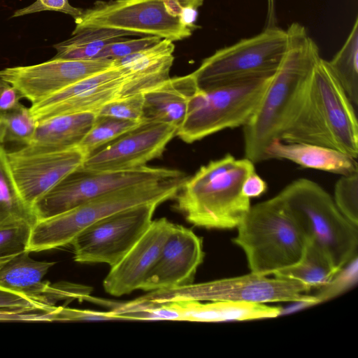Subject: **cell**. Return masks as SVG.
<instances>
[{"mask_svg":"<svg viewBox=\"0 0 358 358\" xmlns=\"http://www.w3.org/2000/svg\"><path fill=\"white\" fill-rule=\"evenodd\" d=\"M187 176L145 182L114 190L62 213L38 219L31 227L27 250L41 252L71 244L85 229L117 212L174 199Z\"/></svg>","mask_w":358,"mask_h":358,"instance_id":"5b68a950","label":"cell"},{"mask_svg":"<svg viewBox=\"0 0 358 358\" xmlns=\"http://www.w3.org/2000/svg\"><path fill=\"white\" fill-rule=\"evenodd\" d=\"M46 10L63 13L76 19L82 14L83 9L73 6L69 0H36L33 3L16 10L12 17Z\"/></svg>","mask_w":358,"mask_h":358,"instance_id":"d590c367","label":"cell"},{"mask_svg":"<svg viewBox=\"0 0 358 358\" xmlns=\"http://www.w3.org/2000/svg\"><path fill=\"white\" fill-rule=\"evenodd\" d=\"M203 258L202 238L174 224L141 289L153 292L192 284Z\"/></svg>","mask_w":358,"mask_h":358,"instance_id":"e0dca14e","label":"cell"},{"mask_svg":"<svg viewBox=\"0 0 358 358\" xmlns=\"http://www.w3.org/2000/svg\"><path fill=\"white\" fill-rule=\"evenodd\" d=\"M113 59H53L0 70V79L35 104L85 78L109 68Z\"/></svg>","mask_w":358,"mask_h":358,"instance_id":"9a60e30c","label":"cell"},{"mask_svg":"<svg viewBox=\"0 0 358 358\" xmlns=\"http://www.w3.org/2000/svg\"><path fill=\"white\" fill-rule=\"evenodd\" d=\"M32 225L20 223L0 227V258L27 250Z\"/></svg>","mask_w":358,"mask_h":358,"instance_id":"836d02e7","label":"cell"},{"mask_svg":"<svg viewBox=\"0 0 358 358\" xmlns=\"http://www.w3.org/2000/svg\"><path fill=\"white\" fill-rule=\"evenodd\" d=\"M273 76L238 80L206 90L198 89L189 100L176 136L191 143L226 129L245 126Z\"/></svg>","mask_w":358,"mask_h":358,"instance_id":"ba28073f","label":"cell"},{"mask_svg":"<svg viewBox=\"0 0 358 358\" xmlns=\"http://www.w3.org/2000/svg\"><path fill=\"white\" fill-rule=\"evenodd\" d=\"M96 118V113L83 112L40 121L29 144L65 148L78 147Z\"/></svg>","mask_w":358,"mask_h":358,"instance_id":"cb8c5ba5","label":"cell"},{"mask_svg":"<svg viewBox=\"0 0 358 358\" xmlns=\"http://www.w3.org/2000/svg\"><path fill=\"white\" fill-rule=\"evenodd\" d=\"M357 110L321 58L290 129L299 141L358 156Z\"/></svg>","mask_w":358,"mask_h":358,"instance_id":"3957f363","label":"cell"},{"mask_svg":"<svg viewBox=\"0 0 358 358\" xmlns=\"http://www.w3.org/2000/svg\"><path fill=\"white\" fill-rule=\"evenodd\" d=\"M162 38L155 36H146L136 39L122 38L106 45L96 59H120L158 43Z\"/></svg>","mask_w":358,"mask_h":358,"instance_id":"e575fe53","label":"cell"},{"mask_svg":"<svg viewBox=\"0 0 358 358\" xmlns=\"http://www.w3.org/2000/svg\"><path fill=\"white\" fill-rule=\"evenodd\" d=\"M7 166L22 199L31 207L44 194L79 169L85 159L78 147L34 144L5 152Z\"/></svg>","mask_w":358,"mask_h":358,"instance_id":"4fadbf2b","label":"cell"},{"mask_svg":"<svg viewBox=\"0 0 358 358\" xmlns=\"http://www.w3.org/2000/svg\"><path fill=\"white\" fill-rule=\"evenodd\" d=\"M254 164L245 157L236 159L227 153L201 166L187 177L176 195V208L196 227H237L251 207L250 199L242 193V186L255 171Z\"/></svg>","mask_w":358,"mask_h":358,"instance_id":"7a4b0ae2","label":"cell"},{"mask_svg":"<svg viewBox=\"0 0 358 358\" xmlns=\"http://www.w3.org/2000/svg\"><path fill=\"white\" fill-rule=\"evenodd\" d=\"M56 307H48L25 295L0 287V308H31L52 311Z\"/></svg>","mask_w":358,"mask_h":358,"instance_id":"8d00e7d4","label":"cell"},{"mask_svg":"<svg viewBox=\"0 0 358 358\" xmlns=\"http://www.w3.org/2000/svg\"><path fill=\"white\" fill-rule=\"evenodd\" d=\"M140 122L96 115L94 123L78 145L85 157L111 142Z\"/></svg>","mask_w":358,"mask_h":358,"instance_id":"f1b7e54d","label":"cell"},{"mask_svg":"<svg viewBox=\"0 0 358 358\" xmlns=\"http://www.w3.org/2000/svg\"><path fill=\"white\" fill-rule=\"evenodd\" d=\"M278 194L307 241L321 250L337 271L357 256V226L341 213L332 196L319 184L299 178Z\"/></svg>","mask_w":358,"mask_h":358,"instance_id":"52a82bcc","label":"cell"},{"mask_svg":"<svg viewBox=\"0 0 358 358\" xmlns=\"http://www.w3.org/2000/svg\"><path fill=\"white\" fill-rule=\"evenodd\" d=\"M20 98L16 89L0 79V113L18 107Z\"/></svg>","mask_w":358,"mask_h":358,"instance_id":"f35d334b","label":"cell"},{"mask_svg":"<svg viewBox=\"0 0 358 358\" xmlns=\"http://www.w3.org/2000/svg\"><path fill=\"white\" fill-rule=\"evenodd\" d=\"M286 29L264 27L259 34L217 50L194 71L199 90L254 78L273 76L287 48Z\"/></svg>","mask_w":358,"mask_h":358,"instance_id":"9c48e42d","label":"cell"},{"mask_svg":"<svg viewBox=\"0 0 358 358\" xmlns=\"http://www.w3.org/2000/svg\"><path fill=\"white\" fill-rule=\"evenodd\" d=\"M143 94L116 98L104 104L96 115L141 122L143 120Z\"/></svg>","mask_w":358,"mask_h":358,"instance_id":"1f68e13d","label":"cell"},{"mask_svg":"<svg viewBox=\"0 0 358 358\" xmlns=\"http://www.w3.org/2000/svg\"><path fill=\"white\" fill-rule=\"evenodd\" d=\"M192 73L170 78L143 94V120L169 123L178 128L182 123L192 96L198 90Z\"/></svg>","mask_w":358,"mask_h":358,"instance_id":"ffe728a7","label":"cell"},{"mask_svg":"<svg viewBox=\"0 0 358 358\" xmlns=\"http://www.w3.org/2000/svg\"><path fill=\"white\" fill-rule=\"evenodd\" d=\"M266 189V182L255 171L245 178L242 186L243 194L250 199L261 196Z\"/></svg>","mask_w":358,"mask_h":358,"instance_id":"ab89813d","label":"cell"},{"mask_svg":"<svg viewBox=\"0 0 358 358\" xmlns=\"http://www.w3.org/2000/svg\"><path fill=\"white\" fill-rule=\"evenodd\" d=\"M267 12L265 27L276 26L277 17L275 11V0H266Z\"/></svg>","mask_w":358,"mask_h":358,"instance_id":"60d3db41","label":"cell"},{"mask_svg":"<svg viewBox=\"0 0 358 358\" xmlns=\"http://www.w3.org/2000/svg\"><path fill=\"white\" fill-rule=\"evenodd\" d=\"M267 159L291 161L303 168L341 176L358 172L357 159L335 148L310 143H282L273 141L266 150Z\"/></svg>","mask_w":358,"mask_h":358,"instance_id":"44dd1931","label":"cell"},{"mask_svg":"<svg viewBox=\"0 0 358 358\" xmlns=\"http://www.w3.org/2000/svg\"><path fill=\"white\" fill-rule=\"evenodd\" d=\"M6 150L0 147V227L20 223L34 225L38 218L17 191L8 171Z\"/></svg>","mask_w":358,"mask_h":358,"instance_id":"4316f807","label":"cell"},{"mask_svg":"<svg viewBox=\"0 0 358 358\" xmlns=\"http://www.w3.org/2000/svg\"><path fill=\"white\" fill-rule=\"evenodd\" d=\"M13 257V256H11ZM11 257H7L4 258H0V266H2L6 261H8Z\"/></svg>","mask_w":358,"mask_h":358,"instance_id":"7bdbcfd3","label":"cell"},{"mask_svg":"<svg viewBox=\"0 0 358 358\" xmlns=\"http://www.w3.org/2000/svg\"><path fill=\"white\" fill-rule=\"evenodd\" d=\"M173 225L165 217L152 220L124 256L110 267L103 282L106 292L120 296L141 289Z\"/></svg>","mask_w":358,"mask_h":358,"instance_id":"ac0fdd59","label":"cell"},{"mask_svg":"<svg viewBox=\"0 0 358 358\" xmlns=\"http://www.w3.org/2000/svg\"><path fill=\"white\" fill-rule=\"evenodd\" d=\"M177 130L169 123L143 120L85 156L80 167L89 171H122L145 166L162 156Z\"/></svg>","mask_w":358,"mask_h":358,"instance_id":"5bb4252c","label":"cell"},{"mask_svg":"<svg viewBox=\"0 0 358 358\" xmlns=\"http://www.w3.org/2000/svg\"><path fill=\"white\" fill-rule=\"evenodd\" d=\"M338 271L326 255L307 241L300 259L294 264L273 273L274 277L297 280L313 288L327 284Z\"/></svg>","mask_w":358,"mask_h":358,"instance_id":"484cf974","label":"cell"},{"mask_svg":"<svg viewBox=\"0 0 358 358\" xmlns=\"http://www.w3.org/2000/svg\"><path fill=\"white\" fill-rule=\"evenodd\" d=\"M233 242L244 252L251 273L266 275L296 263L307 240L282 196L250 207Z\"/></svg>","mask_w":358,"mask_h":358,"instance_id":"8992f818","label":"cell"},{"mask_svg":"<svg viewBox=\"0 0 358 358\" xmlns=\"http://www.w3.org/2000/svg\"><path fill=\"white\" fill-rule=\"evenodd\" d=\"M3 143V131L0 124V147L1 146V144Z\"/></svg>","mask_w":358,"mask_h":358,"instance_id":"b9f144b4","label":"cell"},{"mask_svg":"<svg viewBox=\"0 0 358 358\" xmlns=\"http://www.w3.org/2000/svg\"><path fill=\"white\" fill-rule=\"evenodd\" d=\"M135 36L134 34L113 29H87L72 34L64 41L55 44L57 50L53 59L90 60L96 59L98 54L108 44Z\"/></svg>","mask_w":358,"mask_h":358,"instance_id":"d4e9b609","label":"cell"},{"mask_svg":"<svg viewBox=\"0 0 358 358\" xmlns=\"http://www.w3.org/2000/svg\"><path fill=\"white\" fill-rule=\"evenodd\" d=\"M55 262L36 261L25 250L13 255L0 266V287L25 295L48 307L57 301L77 299L78 285L60 282L51 285L43 280Z\"/></svg>","mask_w":358,"mask_h":358,"instance_id":"d6986e66","label":"cell"},{"mask_svg":"<svg viewBox=\"0 0 358 358\" xmlns=\"http://www.w3.org/2000/svg\"><path fill=\"white\" fill-rule=\"evenodd\" d=\"M128 77L122 67L112 65L32 104L31 114L38 122L57 115L97 111L120 97Z\"/></svg>","mask_w":358,"mask_h":358,"instance_id":"2e32d148","label":"cell"},{"mask_svg":"<svg viewBox=\"0 0 358 358\" xmlns=\"http://www.w3.org/2000/svg\"><path fill=\"white\" fill-rule=\"evenodd\" d=\"M355 108H358V20L339 51L327 61Z\"/></svg>","mask_w":358,"mask_h":358,"instance_id":"83f0119b","label":"cell"},{"mask_svg":"<svg viewBox=\"0 0 358 358\" xmlns=\"http://www.w3.org/2000/svg\"><path fill=\"white\" fill-rule=\"evenodd\" d=\"M333 199L341 213L358 227V172L341 176L335 184Z\"/></svg>","mask_w":358,"mask_h":358,"instance_id":"4dcf8cb0","label":"cell"},{"mask_svg":"<svg viewBox=\"0 0 358 358\" xmlns=\"http://www.w3.org/2000/svg\"><path fill=\"white\" fill-rule=\"evenodd\" d=\"M357 256L339 270L324 285L318 288L314 295L317 303L327 301L339 296L355 285L358 278Z\"/></svg>","mask_w":358,"mask_h":358,"instance_id":"d6a6232c","label":"cell"},{"mask_svg":"<svg viewBox=\"0 0 358 358\" xmlns=\"http://www.w3.org/2000/svg\"><path fill=\"white\" fill-rule=\"evenodd\" d=\"M50 312L31 308H0V321L51 322Z\"/></svg>","mask_w":358,"mask_h":358,"instance_id":"74e56055","label":"cell"},{"mask_svg":"<svg viewBox=\"0 0 358 358\" xmlns=\"http://www.w3.org/2000/svg\"><path fill=\"white\" fill-rule=\"evenodd\" d=\"M287 48L255 113L243 126L245 157L254 164L266 160L270 143L281 138L308 90L314 69L322 58L305 27L292 23L286 29Z\"/></svg>","mask_w":358,"mask_h":358,"instance_id":"6da1fadb","label":"cell"},{"mask_svg":"<svg viewBox=\"0 0 358 358\" xmlns=\"http://www.w3.org/2000/svg\"><path fill=\"white\" fill-rule=\"evenodd\" d=\"M184 175L178 170L148 166L122 171H89L80 167L44 194L33 208L38 220L46 218L114 190Z\"/></svg>","mask_w":358,"mask_h":358,"instance_id":"8fae6325","label":"cell"},{"mask_svg":"<svg viewBox=\"0 0 358 358\" xmlns=\"http://www.w3.org/2000/svg\"><path fill=\"white\" fill-rule=\"evenodd\" d=\"M175 45L168 39L129 56L113 59V64L124 69L143 91L167 80L174 57Z\"/></svg>","mask_w":358,"mask_h":358,"instance_id":"603a6c76","label":"cell"},{"mask_svg":"<svg viewBox=\"0 0 358 358\" xmlns=\"http://www.w3.org/2000/svg\"><path fill=\"white\" fill-rule=\"evenodd\" d=\"M203 0L97 1L74 19L72 34L87 29L108 28L136 35L155 36L173 42L191 36Z\"/></svg>","mask_w":358,"mask_h":358,"instance_id":"277c9868","label":"cell"},{"mask_svg":"<svg viewBox=\"0 0 358 358\" xmlns=\"http://www.w3.org/2000/svg\"><path fill=\"white\" fill-rule=\"evenodd\" d=\"M0 124L3 143L29 144L34 136L37 122L29 108L20 104L18 107L0 113Z\"/></svg>","mask_w":358,"mask_h":358,"instance_id":"f546056e","label":"cell"},{"mask_svg":"<svg viewBox=\"0 0 358 358\" xmlns=\"http://www.w3.org/2000/svg\"><path fill=\"white\" fill-rule=\"evenodd\" d=\"M169 303L179 313L180 320L193 322H225L252 320L276 317L282 314L280 308L264 303L213 301L202 303L181 300Z\"/></svg>","mask_w":358,"mask_h":358,"instance_id":"7402d4cb","label":"cell"},{"mask_svg":"<svg viewBox=\"0 0 358 358\" xmlns=\"http://www.w3.org/2000/svg\"><path fill=\"white\" fill-rule=\"evenodd\" d=\"M146 203L104 217L79 234L71 245L80 263L117 264L147 230L158 206Z\"/></svg>","mask_w":358,"mask_h":358,"instance_id":"7c38bea8","label":"cell"},{"mask_svg":"<svg viewBox=\"0 0 358 358\" xmlns=\"http://www.w3.org/2000/svg\"><path fill=\"white\" fill-rule=\"evenodd\" d=\"M312 288L301 282L253 273L178 288L150 292L140 298L150 303L174 301H226L264 303L271 302H309L317 304L315 296L307 294Z\"/></svg>","mask_w":358,"mask_h":358,"instance_id":"30bf717a","label":"cell"}]
</instances>
